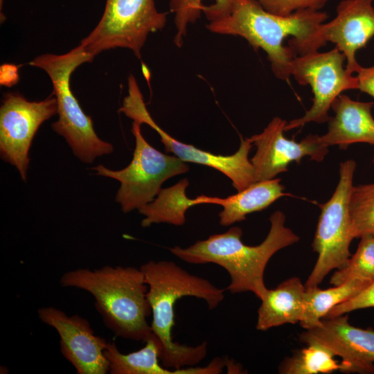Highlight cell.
Wrapping results in <instances>:
<instances>
[{
    "instance_id": "obj_10",
    "label": "cell",
    "mask_w": 374,
    "mask_h": 374,
    "mask_svg": "<svg viewBox=\"0 0 374 374\" xmlns=\"http://www.w3.org/2000/svg\"><path fill=\"white\" fill-rule=\"evenodd\" d=\"M57 112L51 93L41 101H29L18 92L3 93L0 107V155L15 166L26 181L29 151L42 124Z\"/></svg>"
},
{
    "instance_id": "obj_21",
    "label": "cell",
    "mask_w": 374,
    "mask_h": 374,
    "mask_svg": "<svg viewBox=\"0 0 374 374\" xmlns=\"http://www.w3.org/2000/svg\"><path fill=\"white\" fill-rule=\"evenodd\" d=\"M368 285L360 280H350L326 290L318 285L305 287L304 313L300 326L305 330L321 326V319L334 307L350 299Z\"/></svg>"
},
{
    "instance_id": "obj_4",
    "label": "cell",
    "mask_w": 374,
    "mask_h": 374,
    "mask_svg": "<svg viewBox=\"0 0 374 374\" xmlns=\"http://www.w3.org/2000/svg\"><path fill=\"white\" fill-rule=\"evenodd\" d=\"M62 287L90 293L104 323L116 336L145 342L152 335L147 318L152 314L148 290L140 268L105 265L100 269H77L64 273Z\"/></svg>"
},
{
    "instance_id": "obj_7",
    "label": "cell",
    "mask_w": 374,
    "mask_h": 374,
    "mask_svg": "<svg viewBox=\"0 0 374 374\" xmlns=\"http://www.w3.org/2000/svg\"><path fill=\"white\" fill-rule=\"evenodd\" d=\"M166 21V13L157 10L154 0H106L99 22L80 45L94 57L123 48L141 59L149 34L163 29Z\"/></svg>"
},
{
    "instance_id": "obj_6",
    "label": "cell",
    "mask_w": 374,
    "mask_h": 374,
    "mask_svg": "<svg viewBox=\"0 0 374 374\" xmlns=\"http://www.w3.org/2000/svg\"><path fill=\"white\" fill-rule=\"evenodd\" d=\"M132 133L135 138V148L127 167L112 170L100 164L92 168L98 176L119 181L115 200L124 213L139 210L149 204L158 195L164 181L189 170L186 162L150 145L142 135L140 123L133 121Z\"/></svg>"
},
{
    "instance_id": "obj_27",
    "label": "cell",
    "mask_w": 374,
    "mask_h": 374,
    "mask_svg": "<svg viewBox=\"0 0 374 374\" xmlns=\"http://www.w3.org/2000/svg\"><path fill=\"white\" fill-rule=\"evenodd\" d=\"M368 308H374V280L350 299L334 307L323 319Z\"/></svg>"
},
{
    "instance_id": "obj_12",
    "label": "cell",
    "mask_w": 374,
    "mask_h": 374,
    "mask_svg": "<svg viewBox=\"0 0 374 374\" xmlns=\"http://www.w3.org/2000/svg\"><path fill=\"white\" fill-rule=\"evenodd\" d=\"M287 122L274 117L264 130L250 138L256 147L251 162L254 168L255 181L274 179L286 172L290 163H300L305 157L321 161L328 152V148L321 144L319 136L308 134L300 142L287 139L283 134Z\"/></svg>"
},
{
    "instance_id": "obj_31",
    "label": "cell",
    "mask_w": 374,
    "mask_h": 374,
    "mask_svg": "<svg viewBox=\"0 0 374 374\" xmlns=\"http://www.w3.org/2000/svg\"><path fill=\"white\" fill-rule=\"evenodd\" d=\"M373 162L374 163V155H373Z\"/></svg>"
},
{
    "instance_id": "obj_25",
    "label": "cell",
    "mask_w": 374,
    "mask_h": 374,
    "mask_svg": "<svg viewBox=\"0 0 374 374\" xmlns=\"http://www.w3.org/2000/svg\"><path fill=\"white\" fill-rule=\"evenodd\" d=\"M349 215L353 238L374 234V183L353 187Z\"/></svg>"
},
{
    "instance_id": "obj_29",
    "label": "cell",
    "mask_w": 374,
    "mask_h": 374,
    "mask_svg": "<svg viewBox=\"0 0 374 374\" xmlns=\"http://www.w3.org/2000/svg\"><path fill=\"white\" fill-rule=\"evenodd\" d=\"M8 67L9 73L3 65L1 67V84L10 87V85L17 82L18 78H15V77L18 78V76L17 69L14 65L8 64Z\"/></svg>"
},
{
    "instance_id": "obj_16",
    "label": "cell",
    "mask_w": 374,
    "mask_h": 374,
    "mask_svg": "<svg viewBox=\"0 0 374 374\" xmlns=\"http://www.w3.org/2000/svg\"><path fill=\"white\" fill-rule=\"evenodd\" d=\"M373 105V102L357 101L340 94L332 103L335 116L329 118L328 132L319 136L321 144L341 149L357 143L374 145Z\"/></svg>"
},
{
    "instance_id": "obj_26",
    "label": "cell",
    "mask_w": 374,
    "mask_h": 374,
    "mask_svg": "<svg viewBox=\"0 0 374 374\" xmlns=\"http://www.w3.org/2000/svg\"><path fill=\"white\" fill-rule=\"evenodd\" d=\"M265 10L288 15L301 10H321L328 0H251Z\"/></svg>"
},
{
    "instance_id": "obj_2",
    "label": "cell",
    "mask_w": 374,
    "mask_h": 374,
    "mask_svg": "<svg viewBox=\"0 0 374 374\" xmlns=\"http://www.w3.org/2000/svg\"><path fill=\"white\" fill-rule=\"evenodd\" d=\"M139 268L148 287L147 299L152 314L151 332L161 348V364L172 369L195 366L206 357L207 342L190 346L172 339L174 306L182 297L194 296L204 300L213 310L224 300L226 290L190 274L170 260H150Z\"/></svg>"
},
{
    "instance_id": "obj_24",
    "label": "cell",
    "mask_w": 374,
    "mask_h": 374,
    "mask_svg": "<svg viewBox=\"0 0 374 374\" xmlns=\"http://www.w3.org/2000/svg\"><path fill=\"white\" fill-rule=\"evenodd\" d=\"M355 253L332 275L330 283L338 285L350 280L368 284L374 280V234L362 236Z\"/></svg>"
},
{
    "instance_id": "obj_20",
    "label": "cell",
    "mask_w": 374,
    "mask_h": 374,
    "mask_svg": "<svg viewBox=\"0 0 374 374\" xmlns=\"http://www.w3.org/2000/svg\"><path fill=\"white\" fill-rule=\"evenodd\" d=\"M188 184V179L184 178L171 187L161 188L153 201L139 210L145 216L141 226L148 227L159 223L182 226L186 222V212L190 207L202 204H216L217 197H188L186 189Z\"/></svg>"
},
{
    "instance_id": "obj_17",
    "label": "cell",
    "mask_w": 374,
    "mask_h": 374,
    "mask_svg": "<svg viewBox=\"0 0 374 374\" xmlns=\"http://www.w3.org/2000/svg\"><path fill=\"white\" fill-rule=\"evenodd\" d=\"M104 353L111 374H220L226 366L225 359L216 357L203 367L168 368L160 364L161 348L152 333L137 351L124 354L114 342H108Z\"/></svg>"
},
{
    "instance_id": "obj_22",
    "label": "cell",
    "mask_w": 374,
    "mask_h": 374,
    "mask_svg": "<svg viewBox=\"0 0 374 374\" xmlns=\"http://www.w3.org/2000/svg\"><path fill=\"white\" fill-rule=\"evenodd\" d=\"M233 0H169V10L174 16L175 34L173 42L183 46L188 27L197 21L203 13L208 21L226 16Z\"/></svg>"
},
{
    "instance_id": "obj_9",
    "label": "cell",
    "mask_w": 374,
    "mask_h": 374,
    "mask_svg": "<svg viewBox=\"0 0 374 374\" xmlns=\"http://www.w3.org/2000/svg\"><path fill=\"white\" fill-rule=\"evenodd\" d=\"M346 57L336 47L326 52L313 51L296 55L292 63V75L301 85H310L312 105L299 118L287 123L284 130L303 127L311 122L329 121L333 101L346 90L359 89L358 78L344 66Z\"/></svg>"
},
{
    "instance_id": "obj_11",
    "label": "cell",
    "mask_w": 374,
    "mask_h": 374,
    "mask_svg": "<svg viewBox=\"0 0 374 374\" xmlns=\"http://www.w3.org/2000/svg\"><path fill=\"white\" fill-rule=\"evenodd\" d=\"M120 112L140 123H145L155 130L167 152L185 162H191L213 168L229 177L237 191H240L255 183L254 168L249 159L252 147L250 138L241 139L236 152L231 155L215 154L192 145L177 141L161 129L151 117L140 91H131L123 100Z\"/></svg>"
},
{
    "instance_id": "obj_19",
    "label": "cell",
    "mask_w": 374,
    "mask_h": 374,
    "mask_svg": "<svg viewBox=\"0 0 374 374\" xmlns=\"http://www.w3.org/2000/svg\"><path fill=\"white\" fill-rule=\"evenodd\" d=\"M280 181L277 178L257 181L235 195L224 198L217 197L216 204L223 208L218 215L220 224L227 226L244 221L247 215L265 209L287 195Z\"/></svg>"
},
{
    "instance_id": "obj_18",
    "label": "cell",
    "mask_w": 374,
    "mask_h": 374,
    "mask_svg": "<svg viewBox=\"0 0 374 374\" xmlns=\"http://www.w3.org/2000/svg\"><path fill=\"white\" fill-rule=\"evenodd\" d=\"M305 286L298 277L290 278L276 288L267 289L260 299L256 328L267 331L285 323H299L304 313Z\"/></svg>"
},
{
    "instance_id": "obj_30",
    "label": "cell",
    "mask_w": 374,
    "mask_h": 374,
    "mask_svg": "<svg viewBox=\"0 0 374 374\" xmlns=\"http://www.w3.org/2000/svg\"><path fill=\"white\" fill-rule=\"evenodd\" d=\"M142 71H143V75H145L146 80L148 81H149V78H150V72H149V70L147 67V66H145L144 64V63L142 64Z\"/></svg>"
},
{
    "instance_id": "obj_13",
    "label": "cell",
    "mask_w": 374,
    "mask_h": 374,
    "mask_svg": "<svg viewBox=\"0 0 374 374\" xmlns=\"http://www.w3.org/2000/svg\"><path fill=\"white\" fill-rule=\"evenodd\" d=\"M38 317L55 329L60 336L62 355L78 374H105L109 363L104 350L107 341L96 335L88 321L78 315H67L54 307L38 310Z\"/></svg>"
},
{
    "instance_id": "obj_14",
    "label": "cell",
    "mask_w": 374,
    "mask_h": 374,
    "mask_svg": "<svg viewBox=\"0 0 374 374\" xmlns=\"http://www.w3.org/2000/svg\"><path fill=\"white\" fill-rule=\"evenodd\" d=\"M373 1H341L337 7L336 16L320 26L308 53L319 51L328 42H332L344 55L346 70L351 74L356 73L360 66L356 53L374 36Z\"/></svg>"
},
{
    "instance_id": "obj_5",
    "label": "cell",
    "mask_w": 374,
    "mask_h": 374,
    "mask_svg": "<svg viewBox=\"0 0 374 374\" xmlns=\"http://www.w3.org/2000/svg\"><path fill=\"white\" fill-rule=\"evenodd\" d=\"M94 57L79 45L62 55H41L29 63L45 71L53 84L58 120L52 123V129L64 138L74 155L87 163L114 150L111 143L96 134L91 118L83 112L71 89L72 73L83 63L91 62Z\"/></svg>"
},
{
    "instance_id": "obj_28",
    "label": "cell",
    "mask_w": 374,
    "mask_h": 374,
    "mask_svg": "<svg viewBox=\"0 0 374 374\" xmlns=\"http://www.w3.org/2000/svg\"><path fill=\"white\" fill-rule=\"evenodd\" d=\"M356 73L359 81V90L374 98V65L369 67L360 66Z\"/></svg>"
},
{
    "instance_id": "obj_23",
    "label": "cell",
    "mask_w": 374,
    "mask_h": 374,
    "mask_svg": "<svg viewBox=\"0 0 374 374\" xmlns=\"http://www.w3.org/2000/svg\"><path fill=\"white\" fill-rule=\"evenodd\" d=\"M328 348L317 344H308L306 348L296 350L284 359L278 366L282 374L330 373L336 371L343 372L344 365L335 358Z\"/></svg>"
},
{
    "instance_id": "obj_8",
    "label": "cell",
    "mask_w": 374,
    "mask_h": 374,
    "mask_svg": "<svg viewBox=\"0 0 374 374\" xmlns=\"http://www.w3.org/2000/svg\"><path fill=\"white\" fill-rule=\"evenodd\" d=\"M355 168L356 163L353 159L340 164L336 189L330 199L320 205L321 213L312 242L318 258L305 287L319 285L332 270L341 267L351 256L350 244L354 238L350 229L349 201Z\"/></svg>"
},
{
    "instance_id": "obj_3",
    "label": "cell",
    "mask_w": 374,
    "mask_h": 374,
    "mask_svg": "<svg viewBox=\"0 0 374 374\" xmlns=\"http://www.w3.org/2000/svg\"><path fill=\"white\" fill-rule=\"evenodd\" d=\"M269 221L267 235L256 246L245 244L242 241V230L232 226L188 247L176 246L169 250L190 264L213 263L222 267L230 277L226 290L231 294L251 292L260 300L267 290L264 274L268 262L277 251L299 240V237L285 226V215L282 211L273 213Z\"/></svg>"
},
{
    "instance_id": "obj_15",
    "label": "cell",
    "mask_w": 374,
    "mask_h": 374,
    "mask_svg": "<svg viewBox=\"0 0 374 374\" xmlns=\"http://www.w3.org/2000/svg\"><path fill=\"white\" fill-rule=\"evenodd\" d=\"M347 314L321 319V326L305 330L299 340L317 344L341 358L343 373H374V330L351 325Z\"/></svg>"
},
{
    "instance_id": "obj_1",
    "label": "cell",
    "mask_w": 374,
    "mask_h": 374,
    "mask_svg": "<svg viewBox=\"0 0 374 374\" xmlns=\"http://www.w3.org/2000/svg\"><path fill=\"white\" fill-rule=\"evenodd\" d=\"M328 17L325 12L309 10L279 15L251 0H233L226 16L208 21L206 26L213 33L241 37L256 51L263 50L274 75L288 81L294 58L308 52Z\"/></svg>"
}]
</instances>
